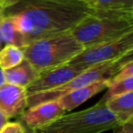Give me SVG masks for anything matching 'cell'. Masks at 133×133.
<instances>
[{
  "mask_svg": "<svg viewBox=\"0 0 133 133\" xmlns=\"http://www.w3.org/2000/svg\"><path fill=\"white\" fill-rule=\"evenodd\" d=\"M133 48V30L113 40L87 48L70 61L89 69L103 63L116 61Z\"/></svg>",
  "mask_w": 133,
  "mask_h": 133,
  "instance_id": "obj_6",
  "label": "cell"
},
{
  "mask_svg": "<svg viewBox=\"0 0 133 133\" xmlns=\"http://www.w3.org/2000/svg\"><path fill=\"white\" fill-rule=\"evenodd\" d=\"M8 119H9V118H8L6 115L3 114V113L0 111V130H1V129H2V128L4 127L6 123H8Z\"/></svg>",
  "mask_w": 133,
  "mask_h": 133,
  "instance_id": "obj_24",
  "label": "cell"
},
{
  "mask_svg": "<svg viewBox=\"0 0 133 133\" xmlns=\"http://www.w3.org/2000/svg\"><path fill=\"white\" fill-rule=\"evenodd\" d=\"M0 133H26V128L21 121L8 122L0 130Z\"/></svg>",
  "mask_w": 133,
  "mask_h": 133,
  "instance_id": "obj_16",
  "label": "cell"
},
{
  "mask_svg": "<svg viewBox=\"0 0 133 133\" xmlns=\"http://www.w3.org/2000/svg\"><path fill=\"white\" fill-rule=\"evenodd\" d=\"M128 123L131 124V125H132V126H133V118H131V119H130V120H129V122H128Z\"/></svg>",
  "mask_w": 133,
  "mask_h": 133,
  "instance_id": "obj_27",
  "label": "cell"
},
{
  "mask_svg": "<svg viewBox=\"0 0 133 133\" xmlns=\"http://www.w3.org/2000/svg\"><path fill=\"white\" fill-rule=\"evenodd\" d=\"M133 91V76L117 80V81H109V86L107 89L106 94L99 100L100 102L105 103L110 98L118 96L120 94Z\"/></svg>",
  "mask_w": 133,
  "mask_h": 133,
  "instance_id": "obj_15",
  "label": "cell"
},
{
  "mask_svg": "<svg viewBox=\"0 0 133 133\" xmlns=\"http://www.w3.org/2000/svg\"><path fill=\"white\" fill-rule=\"evenodd\" d=\"M87 69V68L82 65L68 63L55 68L51 70L43 72L39 74L38 78L35 81L26 88V94L28 96L60 87Z\"/></svg>",
  "mask_w": 133,
  "mask_h": 133,
  "instance_id": "obj_7",
  "label": "cell"
},
{
  "mask_svg": "<svg viewBox=\"0 0 133 133\" xmlns=\"http://www.w3.org/2000/svg\"><path fill=\"white\" fill-rule=\"evenodd\" d=\"M109 8L121 10H132L133 0H114Z\"/></svg>",
  "mask_w": 133,
  "mask_h": 133,
  "instance_id": "obj_19",
  "label": "cell"
},
{
  "mask_svg": "<svg viewBox=\"0 0 133 133\" xmlns=\"http://www.w3.org/2000/svg\"><path fill=\"white\" fill-rule=\"evenodd\" d=\"M133 30L132 10H92L70 33L85 48L113 40Z\"/></svg>",
  "mask_w": 133,
  "mask_h": 133,
  "instance_id": "obj_2",
  "label": "cell"
},
{
  "mask_svg": "<svg viewBox=\"0 0 133 133\" xmlns=\"http://www.w3.org/2000/svg\"><path fill=\"white\" fill-rule=\"evenodd\" d=\"M4 17V13H3V9L0 8V51L3 49V48L5 46L4 41H3V37H2V32H1V22H2V18Z\"/></svg>",
  "mask_w": 133,
  "mask_h": 133,
  "instance_id": "obj_23",
  "label": "cell"
},
{
  "mask_svg": "<svg viewBox=\"0 0 133 133\" xmlns=\"http://www.w3.org/2000/svg\"><path fill=\"white\" fill-rule=\"evenodd\" d=\"M93 9L71 0H20L3 10L23 35L26 46L34 41L69 32Z\"/></svg>",
  "mask_w": 133,
  "mask_h": 133,
  "instance_id": "obj_1",
  "label": "cell"
},
{
  "mask_svg": "<svg viewBox=\"0 0 133 133\" xmlns=\"http://www.w3.org/2000/svg\"><path fill=\"white\" fill-rule=\"evenodd\" d=\"M120 69H121V66L118 64V60L91 66L78 76L72 78L70 81L66 82V84L60 87H57L51 90L28 95V99H26L28 100V109L37 106L38 104L44 103V102L55 101L62 98L65 95L70 93L71 91L76 90L79 88L85 87L98 80L111 79L118 74Z\"/></svg>",
  "mask_w": 133,
  "mask_h": 133,
  "instance_id": "obj_5",
  "label": "cell"
},
{
  "mask_svg": "<svg viewBox=\"0 0 133 133\" xmlns=\"http://www.w3.org/2000/svg\"><path fill=\"white\" fill-rule=\"evenodd\" d=\"M25 59L22 48L15 46H5L0 51V69L2 70L12 69Z\"/></svg>",
  "mask_w": 133,
  "mask_h": 133,
  "instance_id": "obj_14",
  "label": "cell"
},
{
  "mask_svg": "<svg viewBox=\"0 0 133 133\" xmlns=\"http://www.w3.org/2000/svg\"><path fill=\"white\" fill-rule=\"evenodd\" d=\"M133 76V61L128 63V64L124 65L121 69H119V71L118 72V74L111 78L109 81H117V80L122 79V78H128V77H132Z\"/></svg>",
  "mask_w": 133,
  "mask_h": 133,
  "instance_id": "obj_18",
  "label": "cell"
},
{
  "mask_svg": "<svg viewBox=\"0 0 133 133\" xmlns=\"http://www.w3.org/2000/svg\"><path fill=\"white\" fill-rule=\"evenodd\" d=\"M6 78H5V74H4V70L0 69V87L3 86L4 84H6Z\"/></svg>",
  "mask_w": 133,
  "mask_h": 133,
  "instance_id": "obj_25",
  "label": "cell"
},
{
  "mask_svg": "<svg viewBox=\"0 0 133 133\" xmlns=\"http://www.w3.org/2000/svg\"><path fill=\"white\" fill-rule=\"evenodd\" d=\"M22 49L25 58L41 74L69 63L85 48L69 31L38 39Z\"/></svg>",
  "mask_w": 133,
  "mask_h": 133,
  "instance_id": "obj_3",
  "label": "cell"
},
{
  "mask_svg": "<svg viewBox=\"0 0 133 133\" xmlns=\"http://www.w3.org/2000/svg\"><path fill=\"white\" fill-rule=\"evenodd\" d=\"M71 1H80V2H83L84 0H71Z\"/></svg>",
  "mask_w": 133,
  "mask_h": 133,
  "instance_id": "obj_28",
  "label": "cell"
},
{
  "mask_svg": "<svg viewBox=\"0 0 133 133\" xmlns=\"http://www.w3.org/2000/svg\"><path fill=\"white\" fill-rule=\"evenodd\" d=\"M6 82L12 85L26 88L39 76V72L26 58L17 66L4 70Z\"/></svg>",
  "mask_w": 133,
  "mask_h": 133,
  "instance_id": "obj_11",
  "label": "cell"
},
{
  "mask_svg": "<svg viewBox=\"0 0 133 133\" xmlns=\"http://www.w3.org/2000/svg\"><path fill=\"white\" fill-rule=\"evenodd\" d=\"M114 133H133V126L129 123L122 124L114 129Z\"/></svg>",
  "mask_w": 133,
  "mask_h": 133,
  "instance_id": "obj_20",
  "label": "cell"
},
{
  "mask_svg": "<svg viewBox=\"0 0 133 133\" xmlns=\"http://www.w3.org/2000/svg\"><path fill=\"white\" fill-rule=\"evenodd\" d=\"M1 32L5 46H15L20 48H24L26 46L24 37L17 30L9 17H3L1 22Z\"/></svg>",
  "mask_w": 133,
  "mask_h": 133,
  "instance_id": "obj_13",
  "label": "cell"
},
{
  "mask_svg": "<svg viewBox=\"0 0 133 133\" xmlns=\"http://www.w3.org/2000/svg\"><path fill=\"white\" fill-rule=\"evenodd\" d=\"M114 0H84L83 2L89 6L90 9H108L110 8Z\"/></svg>",
  "mask_w": 133,
  "mask_h": 133,
  "instance_id": "obj_17",
  "label": "cell"
},
{
  "mask_svg": "<svg viewBox=\"0 0 133 133\" xmlns=\"http://www.w3.org/2000/svg\"><path fill=\"white\" fill-rule=\"evenodd\" d=\"M119 125L106 103L98 101L84 110L65 114L48 128L37 131L38 133H102Z\"/></svg>",
  "mask_w": 133,
  "mask_h": 133,
  "instance_id": "obj_4",
  "label": "cell"
},
{
  "mask_svg": "<svg viewBox=\"0 0 133 133\" xmlns=\"http://www.w3.org/2000/svg\"><path fill=\"white\" fill-rule=\"evenodd\" d=\"M131 61H133V48L130 50V51L128 52L126 55H124L123 57H121V58H119L118 60V64L121 66V68L124 66V65L128 64V63L131 62Z\"/></svg>",
  "mask_w": 133,
  "mask_h": 133,
  "instance_id": "obj_21",
  "label": "cell"
},
{
  "mask_svg": "<svg viewBox=\"0 0 133 133\" xmlns=\"http://www.w3.org/2000/svg\"><path fill=\"white\" fill-rule=\"evenodd\" d=\"M26 88L6 83L0 87V111L8 118L22 115L28 109Z\"/></svg>",
  "mask_w": 133,
  "mask_h": 133,
  "instance_id": "obj_9",
  "label": "cell"
},
{
  "mask_svg": "<svg viewBox=\"0 0 133 133\" xmlns=\"http://www.w3.org/2000/svg\"><path fill=\"white\" fill-rule=\"evenodd\" d=\"M110 79H102L71 91L57 99L65 111H71L101 91L108 89Z\"/></svg>",
  "mask_w": 133,
  "mask_h": 133,
  "instance_id": "obj_10",
  "label": "cell"
},
{
  "mask_svg": "<svg viewBox=\"0 0 133 133\" xmlns=\"http://www.w3.org/2000/svg\"><path fill=\"white\" fill-rule=\"evenodd\" d=\"M25 128H26V133H38V131H37V130L29 129V128H28L26 126H25Z\"/></svg>",
  "mask_w": 133,
  "mask_h": 133,
  "instance_id": "obj_26",
  "label": "cell"
},
{
  "mask_svg": "<svg viewBox=\"0 0 133 133\" xmlns=\"http://www.w3.org/2000/svg\"><path fill=\"white\" fill-rule=\"evenodd\" d=\"M20 0H0V8L1 9H6L9 6L18 3Z\"/></svg>",
  "mask_w": 133,
  "mask_h": 133,
  "instance_id": "obj_22",
  "label": "cell"
},
{
  "mask_svg": "<svg viewBox=\"0 0 133 133\" xmlns=\"http://www.w3.org/2000/svg\"><path fill=\"white\" fill-rule=\"evenodd\" d=\"M132 12H133V9H132Z\"/></svg>",
  "mask_w": 133,
  "mask_h": 133,
  "instance_id": "obj_29",
  "label": "cell"
},
{
  "mask_svg": "<svg viewBox=\"0 0 133 133\" xmlns=\"http://www.w3.org/2000/svg\"><path fill=\"white\" fill-rule=\"evenodd\" d=\"M105 103L120 125L128 123L133 118V91L116 96Z\"/></svg>",
  "mask_w": 133,
  "mask_h": 133,
  "instance_id": "obj_12",
  "label": "cell"
},
{
  "mask_svg": "<svg viewBox=\"0 0 133 133\" xmlns=\"http://www.w3.org/2000/svg\"><path fill=\"white\" fill-rule=\"evenodd\" d=\"M66 114L57 100L48 101L28 108L21 115V122L35 130L46 129Z\"/></svg>",
  "mask_w": 133,
  "mask_h": 133,
  "instance_id": "obj_8",
  "label": "cell"
}]
</instances>
